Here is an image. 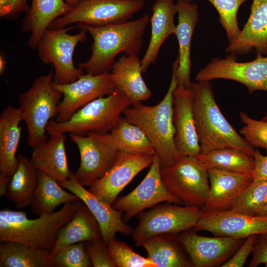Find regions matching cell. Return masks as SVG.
<instances>
[{"label":"cell","instance_id":"cell-1","mask_svg":"<svg viewBox=\"0 0 267 267\" xmlns=\"http://www.w3.org/2000/svg\"><path fill=\"white\" fill-rule=\"evenodd\" d=\"M150 18L145 14L135 20L118 24L92 26L78 23L77 28L87 31L92 39L90 58L79 63L78 67L86 73L99 75L111 72L119 53L138 55Z\"/></svg>","mask_w":267,"mask_h":267},{"label":"cell","instance_id":"cell-2","mask_svg":"<svg viewBox=\"0 0 267 267\" xmlns=\"http://www.w3.org/2000/svg\"><path fill=\"white\" fill-rule=\"evenodd\" d=\"M178 67L177 55L173 63L169 88L159 103L147 106L141 102L131 105L123 112L130 123L139 127L145 134L159 157L161 168L175 165L182 157L175 145L173 119V94L178 86Z\"/></svg>","mask_w":267,"mask_h":267},{"label":"cell","instance_id":"cell-3","mask_svg":"<svg viewBox=\"0 0 267 267\" xmlns=\"http://www.w3.org/2000/svg\"><path fill=\"white\" fill-rule=\"evenodd\" d=\"M189 89L192 94L193 112L200 153L232 148L253 156L256 148L249 143L223 116L216 102L210 82H192Z\"/></svg>","mask_w":267,"mask_h":267},{"label":"cell","instance_id":"cell-4","mask_svg":"<svg viewBox=\"0 0 267 267\" xmlns=\"http://www.w3.org/2000/svg\"><path fill=\"white\" fill-rule=\"evenodd\" d=\"M78 200L64 204L59 210L29 219L23 211H0V241H13L51 250L59 231L72 218L81 205Z\"/></svg>","mask_w":267,"mask_h":267},{"label":"cell","instance_id":"cell-5","mask_svg":"<svg viewBox=\"0 0 267 267\" xmlns=\"http://www.w3.org/2000/svg\"><path fill=\"white\" fill-rule=\"evenodd\" d=\"M132 105L130 99L116 88L109 95L92 101L64 122L50 121L46 130L50 135L74 134L85 135L94 133H110L117 124L123 111Z\"/></svg>","mask_w":267,"mask_h":267},{"label":"cell","instance_id":"cell-6","mask_svg":"<svg viewBox=\"0 0 267 267\" xmlns=\"http://www.w3.org/2000/svg\"><path fill=\"white\" fill-rule=\"evenodd\" d=\"M53 69L36 78L31 87L18 96L23 121L28 131L27 142L33 149L48 140L46 128L55 117L62 93L52 85Z\"/></svg>","mask_w":267,"mask_h":267},{"label":"cell","instance_id":"cell-7","mask_svg":"<svg viewBox=\"0 0 267 267\" xmlns=\"http://www.w3.org/2000/svg\"><path fill=\"white\" fill-rule=\"evenodd\" d=\"M74 28L69 26L46 29L36 48L41 62L52 64L53 82L57 84L71 83L84 74L82 69L75 66L73 55L77 44L86 41L87 31L80 30L77 34H69L68 32Z\"/></svg>","mask_w":267,"mask_h":267},{"label":"cell","instance_id":"cell-8","mask_svg":"<svg viewBox=\"0 0 267 267\" xmlns=\"http://www.w3.org/2000/svg\"><path fill=\"white\" fill-rule=\"evenodd\" d=\"M160 175L168 190L185 205L203 207L210 188L209 176L195 156H182L175 165L161 168Z\"/></svg>","mask_w":267,"mask_h":267},{"label":"cell","instance_id":"cell-9","mask_svg":"<svg viewBox=\"0 0 267 267\" xmlns=\"http://www.w3.org/2000/svg\"><path fill=\"white\" fill-rule=\"evenodd\" d=\"M144 4V0H80L71 11L54 20L48 29L74 23L101 26L125 22Z\"/></svg>","mask_w":267,"mask_h":267},{"label":"cell","instance_id":"cell-10","mask_svg":"<svg viewBox=\"0 0 267 267\" xmlns=\"http://www.w3.org/2000/svg\"><path fill=\"white\" fill-rule=\"evenodd\" d=\"M202 211L196 206L176 205H156L137 214L138 223L132 238L136 246L147 239L160 234H178L194 227Z\"/></svg>","mask_w":267,"mask_h":267},{"label":"cell","instance_id":"cell-11","mask_svg":"<svg viewBox=\"0 0 267 267\" xmlns=\"http://www.w3.org/2000/svg\"><path fill=\"white\" fill-rule=\"evenodd\" d=\"M78 148L80 163L74 175L83 185L90 186L102 178L115 163L119 151L110 133L85 135L69 134Z\"/></svg>","mask_w":267,"mask_h":267},{"label":"cell","instance_id":"cell-12","mask_svg":"<svg viewBox=\"0 0 267 267\" xmlns=\"http://www.w3.org/2000/svg\"><path fill=\"white\" fill-rule=\"evenodd\" d=\"M227 79L242 84L250 93L256 90L267 91V55L256 56L249 62H238L236 54H229L223 58H213L198 71L196 81Z\"/></svg>","mask_w":267,"mask_h":267},{"label":"cell","instance_id":"cell-13","mask_svg":"<svg viewBox=\"0 0 267 267\" xmlns=\"http://www.w3.org/2000/svg\"><path fill=\"white\" fill-rule=\"evenodd\" d=\"M63 95L57 108L55 121L64 122L78 110L100 97L112 93L116 89L110 72L99 75L84 73L77 80L67 84L52 82Z\"/></svg>","mask_w":267,"mask_h":267},{"label":"cell","instance_id":"cell-14","mask_svg":"<svg viewBox=\"0 0 267 267\" xmlns=\"http://www.w3.org/2000/svg\"><path fill=\"white\" fill-rule=\"evenodd\" d=\"M160 160L155 153L146 175L130 193L115 201L112 206L122 212L127 222L144 210L163 202L182 203L171 193L164 184L160 175Z\"/></svg>","mask_w":267,"mask_h":267},{"label":"cell","instance_id":"cell-15","mask_svg":"<svg viewBox=\"0 0 267 267\" xmlns=\"http://www.w3.org/2000/svg\"><path fill=\"white\" fill-rule=\"evenodd\" d=\"M153 157L119 151L111 168L90 186L89 190L100 200L112 206L120 192L133 179L151 165Z\"/></svg>","mask_w":267,"mask_h":267},{"label":"cell","instance_id":"cell-16","mask_svg":"<svg viewBox=\"0 0 267 267\" xmlns=\"http://www.w3.org/2000/svg\"><path fill=\"white\" fill-rule=\"evenodd\" d=\"M194 228L218 236L235 239L267 233V218L252 216L228 210L202 211Z\"/></svg>","mask_w":267,"mask_h":267},{"label":"cell","instance_id":"cell-17","mask_svg":"<svg viewBox=\"0 0 267 267\" xmlns=\"http://www.w3.org/2000/svg\"><path fill=\"white\" fill-rule=\"evenodd\" d=\"M178 237L192 266L195 267L222 265L243 243V239L201 236L188 230L178 233Z\"/></svg>","mask_w":267,"mask_h":267},{"label":"cell","instance_id":"cell-18","mask_svg":"<svg viewBox=\"0 0 267 267\" xmlns=\"http://www.w3.org/2000/svg\"><path fill=\"white\" fill-rule=\"evenodd\" d=\"M76 195L88 207L97 221L103 241L107 244L115 239L116 233L125 235L132 233L133 229L122 219L123 213L103 202L85 188L72 173L69 178L60 184Z\"/></svg>","mask_w":267,"mask_h":267},{"label":"cell","instance_id":"cell-19","mask_svg":"<svg viewBox=\"0 0 267 267\" xmlns=\"http://www.w3.org/2000/svg\"><path fill=\"white\" fill-rule=\"evenodd\" d=\"M190 89L178 85L173 94V124L176 147L181 156H197L200 147L193 112Z\"/></svg>","mask_w":267,"mask_h":267},{"label":"cell","instance_id":"cell-20","mask_svg":"<svg viewBox=\"0 0 267 267\" xmlns=\"http://www.w3.org/2000/svg\"><path fill=\"white\" fill-rule=\"evenodd\" d=\"M226 52L243 55L254 50L256 56L267 55V0H253L249 18Z\"/></svg>","mask_w":267,"mask_h":267},{"label":"cell","instance_id":"cell-21","mask_svg":"<svg viewBox=\"0 0 267 267\" xmlns=\"http://www.w3.org/2000/svg\"><path fill=\"white\" fill-rule=\"evenodd\" d=\"M207 170L210 188L201 208L203 212L228 210L243 189L253 180L252 174L214 168Z\"/></svg>","mask_w":267,"mask_h":267},{"label":"cell","instance_id":"cell-22","mask_svg":"<svg viewBox=\"0 0 267 267\" xmlns=\"http://www.w3.org/2000/svg\"><path fill=\"white\" fill-rule=\"evenodd\" d=\"M178 23L175 35L178 44V85L189 89L191 84L190 46L195 28L198 22V5L194 3L178 1Z\"/></svg>","mask_w":267,"mask_h":267},{"label":"cell","instance_id":"cell-23","mask_svg":"<svg viewBox=\"0 0 267 267\" xmlns=\"http://www.w3.org/2000/svg\"><path fill=\"white\" fill-rule=\"evenodd\" d=\"M150 18L151 37L146 51L140 60L142 74L147 71L151 64L155 63L159 50L167 38L176 32L174 19L178 9L173 0H156Z\"/></svg>","mask_w":267,"mask_h":267},{"label":"cell","instance_id":"cell-24","mask_svg":"<svg viewBox=\"0 0 267 267\" xmlns=\"http://www.w3.org/2000/svg\"><path fill=\"white\" fill-rule=\"evenodd\" d=\"M72 9L64 0H31L21 27L23 32H31L28 46L36 49L42 35L52 22Z\"/></svg>","mask_w":267,"mask_h":267},{"label":"cell","instance_id":"cell-25","mask_svg":"<svg viewBox=\"0 0 267 267\" xmlns=\"http://www.w3.org/2000/svg\"><path fill=\"white\" fill-rule=\"evenodd\" d=\"M110 74L116 88L126 94L132 105L150 98L152 93L143 79L138 55L122 56L115 62Z\"/></svg>","mask_w":267,"mask_h":267},{"label":"cell","instance_id":"cell-26","mask_svg":"<svg viewBox=\"0 0 267 267\" xmlns=\"http://www.w3.org/2000/svg\"><path fill=\"white\" fill-rule=\"evenodd\" d=\"M50 136L45 143L33 148L30 160L37 171L45 173L60 184L72 174L68 164L66 137L65 134Z\"/></svg>","mask_w":267,"mask_h":267},{"label":"cell","instance_id":"cell-27","mask_svg":"<svg viewBox=\"0 0 267 267\" xmlns=\"http://www.w3.org/2000/svg\"><path fill=\"white\" fill-rule=\"evenodd\" d=\"M23 121L20 107H5L0 115V172L11 177L16 170L18 157L16 154L19 146Z\"/></svg>","mask_w":267,"mask_h":267},{"label":"cell","instance_id":"cell-28","mask_svg":"<svg viewBox=\"0 0 267 267\" xmlns=\"http://www.w3.org/2000/svg\"><path fill=\"white\" fill-rule=\"evenodd\" d=\"M100 239L102 236L99 223L82 201L72 218L59 231L55 244L50 250L51 256L66 246Z\"/></svg>","mask_w":267,"mask_h":267},{"label":"cell","instance_id":"cell-29","mask_svg":"<svg viewBox=\"0 0 267 267\" xmlns=\"http://www.w3.org/2000/svg\"><path fill=\"white\" fill-rule=\"evenodd\" d=\"M178 234L163 233L153 236L140 245L157 267H193L189 256L178 240Z\"/></svg>","mask_w":267,"mask_h":267},{"label":"cell","instance_id":"cell-30","mask_svg":"<svg viewBox=\"0 0 267 267\" xmlns=\"http://www.w3.org/2000/svg\"><path fill=\"white\" fill-rule=\"evenodd\" d=\"M45 173L38 171L37 184L31 203L33 212L39 216L54 212L62 204L80 200L71 192Z\"/></svg>","mask_w":267,"mask_h":267},{"label":"cell","instance_id":"cell-31","mask_svg":"<svg viewBox=\"0 0 267 267\" xmlns=\"http://www.w3.org/2000/svg\"><path fill=\"white\" fill-rule=\"evenodd\" d=\"M18 166L11 177L5 196L18 209L31 203L38 180V171L28 157L19 154Z\"/></svg>","mask_w":267,"mask_h":267},{"label":"cell","instance_id":"cell-32","mask_svg":"<svg viewBox=\"0 0 267 267\" xmlns=\"http://www.w3.org/2000/svg\"><path fill=\"white\" fill-rule=\"evenodd\" d=\"M50 250L13 241L0 244V267H52Z\"/></svg>","mask_w":267,"mask_h":267},{"label":"cell","instance_id":"cell-33","mask_svg":"<svg viewBox=\"0 0 267 267\" xmlns=\"http://www.w3.org/2000/svg\"><path fill=\"white\" fill-rule=\"evenodd\" d=\"M196 157L207 169H217L253 175L254 157L236 148H226L200 153Z\"/></svg>","mask_w":267,"mask_h":267},{"label":"cell","instance_id":"cell-34","mask_svg":"<svg viewBox=\"0 0 267 267\" xmlns=\"http://www.w3.org/2000/svg\"><path fill=\"white\" fill-rule=\"evenodd\" d=\"M113 142L120 152L153 156L155 149L144 132L121 116L110 132Z\"/></svg>","mask_w":267,"mask_h":267},{"label":"cell","instance_id":"cell-35","mask_svg":"<svg viewBox=\"0 0 267 267\" xmlns=\"http://www.w3.org/2000/svg\"><path fill=\"white\" fill-rule=\"evenodd\" d=\"M267 203V179L252 181L235 199L229 210L257 216Z\"/></svg>","mask_w":267,"mask_h":267},{"label":"cell","instance_id":"cell-36","mask_svg":"<svg viewBox=\"0 0 267 267\" xmlns=\"http://www.w3.org/2000/svg\"><path fill=\"white\" fill-rule=\"evenodd\" d=\"M219 14V23L225 30L228 42L234 41L239 35L237 12L239 7L248 0H207Z\"/></svg>","mask_w":267,"mask_h":267},{"label":"cell","instance_id":"cell-37","mask_svg":"<svg viewBox=\"0 0 267 267\" xmlns=\"http://www.w3.org/2000/svg\"><path fill=\"white\" fill-rule=\"evenodd\" d=\"M107 249L116 267H157L149 258L138 254L122 241L112 240Z\"/></svg>","mask_w":267,"mask_h":267},{"label":"cell","instance_id":"cell-38","mask_svg":"<svg viewBox=\"0 0 267 267\" xmlns=\"http://www.w3.org/2000/svg\"><path fill=\"white\" fill-rule=\"evenodd\" d=\"M52 267H90L92 266L87 254L85 242H79L63 247L51 258Z\"/></svg>","mask_w":267,"mask_h":267},{"label":"cell","instance_id":"cell-39","mask_svg":"<svg viewBox=\"0 0 267 267\" xmlns=\"http://www.w3.org/2000/svg\"><path fill=\"white\" fill-rule=\"evenodd\" d=\"M239 116L245 125L240 133L252 146L264 148L267 151V121L253 119L242 111Z\"/></svg>","mask_w":267,"mask_h":267},{"label":"cell","instance_id":"cell-40","mask_svg":"<svg viewBox=\"0 0 267 267\" xmlns=\"http://www.w3.org/2000/svg\"><path fill=\"white\" fill-rule=\"evenodd\" d=\"M85 250L94 267H116L102 239L85 242Z\"/></svg>","mask_w":267,"mask_h":267},{"label":"cell","instance_id":"cell-41","mask_svg":"<svg viewBox=\"0 0 267 267\" xmlns=\"http://www.w3.org/2000/svg\"><path fill=\"white\" fill-rule=\"evenodd\" d=\"M258 235L254 234L249 236L245 241L241 244L239 249L231 257L224 263L222 267H242L247 258L252 253L254 245Z\"/></svg>","mask_w":267,"mask_h":267},{"label":"cell","instance_id":"cell-42","mask_svg":"<svg viewBox=\"0 0 267 267\" xmlns=\"http://www.w3.org/2000/svg\"><path fill=\"white\" fill-rule=\"evenodd\" d=\"M29 0H0V17L6 19L17 18L26 13L30 6Z\"/></svg>","mask_w":267,"mask_h":267},{"label":"cell","instance_id":"cell-43","mask_svg":"<svg viewBox=\"0 0 267 267\" xmlns=\"http://www.w3.org/2000/svg\"><path fill=\"white\" fill-rule=\"evenodd\" d=\"M252 254L249 267H256L261 264L267 267V233L257 235Z\"/></svg>","mask_w":267,"mask_h":267},{"label":"cell","instance_id":"cell-44","mask_svg":"<svg viewBox=\"0 0 267 267\" xmlns=\"http://www.w3.org/2000/svg\"><path fill=\"white\" fill-rule=\"evenodd\" d=\"M255 167L253 173V181L267 179V156L263 155L258 149L253 154Z\"/></svg>","mask_w":267,"mask_h":267},{"label":"cell","instance_id":"cell-45","mask_svg":"<svg viewBox=\"0 0 267 267\" xmlns=\"http://www.w3.org/2000/svg\"><path fill=\"white\" fill-rule=\"evenodd\" d=\"M11 177L0 173V197L6 195Z\"/></svg>","mask_w":267,"mask_h":267},{"label":"cell","instance_id":"cell-46","mask_svg":"<svg viewBox=\"0 0 267 267\" xmlns=\"http://www.w3.org/2000/svg\"><path fill=\"white\" fill-rule=\"evenodd\" d=\"M7 65V61L2 53L0 54V74L2 75L4 72Z\"/></svg>","mask_w":267,"mask_h":267},{"label":"cell","instance_id":"cell-47","mask_svg":"<svg viewBox=\"0 0 267 267\" xmlns=\"http://www.w3.org/2000/svg\"><path fill=\"white\" fill-rule=\"evenodd\" d=\"M257 216L267 218V203L261 209Z\"/></svg>","mask_w":267,"mask_h":267},{"label":"cell","instance_id":"cell-48","mask_svg":"<svg viewBox=\"0 0 267 267\" xmlns=\"http://www.w3.org/2000/svg\"><path fill=\"white\" fill-rule=\"evenodd\" d=\"M80 0H65L66 3L73 8L78 3Z\"/></svg>","mask_w":267,"mask_h":267},{"label":"cell","instance_id":"cell-49","mask_svg":"<svg viewBox=\"0 0 267 267\" xmlns=\"http://www.w3.org/2000/svg\"><path fill=\"white\" fill-rule=\"evenodd\" d=\"M178 1H183L187 2H191V0H178Z\"/></svg>","mask_w":267,"mask_h":267},{"label":"cell","instance_id":"cell-50","mask_svg":"<svg viewBox=\"0 0 267 267\" xmlns=\"http://www.w3.org/2000/svg\"><path fill=\"white\" fill-rule=\"evenodd\" d=\"M262 120L264 121H267V113L266 114L265 116L263 118Z\"/></svg>","mask_w":267,"mask_h":267}]
</instances>
